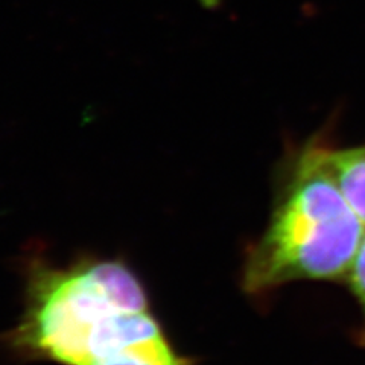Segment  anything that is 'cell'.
Listing matches in <instances>:
<instances>
[{
  "instance_id": "6da1fadb",
  "label": "cell",
  "mask_w": 365,
  "mask_h": 365,
  "mask_svg": "<svg viewBox=\"0 0 365 365\" xmlns=\"http://www.w3.org/2000/svg\"><path fill=\"white\" fill-rule=\"evenodd\" d=\"M14 353L61 365H193L120 259L86 257L29 269L25 311L6 336Z\"/></svg>"
},
{
  "instance_id": "7a4b0ae2",
  "label": "cell",
  "mask_w": 365,
  "mask_h": 365,
  "mask_svg": "<svg viewBox=\"0 0 365 365\" xmlns=\"http://www.w3.org/2000/svg\"><path fill=\"white\" fill-rule=\"evenodd\" d=\"M365 236V224L342 195L323 157L307 145L283 168L264 235L242 272L248 294L300 280H346Z\"/></svg>"
},
{
  "instance_id": "3957f363",
  "label": "cell",
  "mask_w": 365,
  "mask_h": 365,
  "mask_svg": "<svg viewBox=\"0 0 365 365\" xmlns=\"http://www.w3.org/2000/svg\"><path fill=\"white\" fill-rule=\"evenodd\" d=\"M323 157L342 195L365 224V145L351 148L323 145Z\"/></svg>"
},
{
  "instance_id": "277c9868",
  "label": "cell",
  "mask_w": 365,
  "mask_h": 365,
  "mask_svg": "<svg viewBox=\"0 0 365 365\" xmlns=\"http://www.w3.org/2000/svg\"><path fill=\"white\" fill-rule=\"evenodd\" d=\"M346 282L349 283L351 294L361 307L362 318H364V334H365V236L362 239V244L359 247L355 262L347 274Z\"/></svg>"
},
{
  "instance_id": "5b68a950",
  "label": "cell",
  "mask_w": 365,
  "mask_h": 365,
  "mask_svg": "<svg viewBox=\"0 0 365 365\" xmlns=\"http://www.w3.org/2000/svg\"><path fill=\"white\" fill-rule=\"evenodd\" d=\"M200 2H201L205 8H213L215 5H218V0H200Z\"/></svg>"
}]
</instances>
